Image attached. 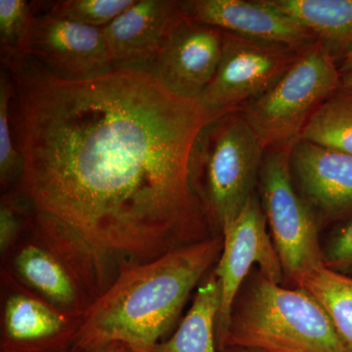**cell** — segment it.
Listing matches in <instances>:
<instances>
[{
    "label": "cell",
    "instance_id": "6da1fadb",
    "mask_svg": "<svg viewBox=\"0 0 352 352\" xmlns=\"http://www.w3.org/2000/svg\"><path fill=\"white\" fill-rule=\"evenodd\" d=\"M22 155L18 191L118 273L214 237L190 180L197 136L214 120L150 74L69 82L29 55L1 60Z\"/></svg>",
    "mask_w": 352,
    "mask_h": 352
},
{
    "label": "cell",
    "instance_id": "7a4b0ae2",
    "mask_svg": "<svg viewBox=\"0 0 352 352\" xmlns=\"http://www.w3.org/2000/svg\"><path fill=\"white\" fill-rule=\"evenodd\" d=\"M222 250L223 237L214 236L151 261L124 266L110 288L85 310L73 349L85 351L122 342L139 352L157 344Z\"/></svg>",
    "mask_w": 352,
    "mask_h": 352
},
{
    "label": "cell",
    "instance_id": "3957f363",
    "mask_svg": "<svg viewBox=\"0 0 352 352\" xmlns=\"http://www.w3.org/2000/svg\"><path fill=\"white\" fill-rule=\"evenodd\" d=\"M351 352L323 307L305 289L286 288L252 270L234 300L219 352Z\"/></svg>",
    "mask_w": 352,
    "mask_h": 352
},
{
    "label": "cell",
    "instance_id": "277c9868",
    "mask_svg": "<svg viewBox=\"0 0 352 352\" xmlns=\"http://www.w3.org/2000/svg\"><path fill=\"white\" fill-rule=\"evenodd\" d=\"M264 156L265 150L239 110L201 129L190 157V180L212 235H221L256 193Z\"/></svg>",
    "mask_w": 352,
    "mask_h": 352
},
{
    "label": "cell",
    "instance_id": "5b68a950",
    "mask_svg": "<svg viewBox=\"0 0 352 352\" xmlns=\"http://www.w3.org/2000/svg\"><path fill=\"white\" fill-rule=\"evenodd\" d=\"M335 58L317 41L267 92L240 109L265 151H291L310 119L340 87Z\"/></svg>",
    "mask_w": 352,
    "mask_h": 352
},
{
    "label": "cell",
    "instance_id": "8992f818",
    "mask_svg": "<svg viewBox=\"0 0 352 352\" xmlns=\"http://www.w3.org/2000/svg\"><path fill=\"white\" fill-rule=\"evenodd\" d=\"M288 150L265 151L259 196L285 279L296 282L323 267V250L314 210L296 192Z\"/></svg>",
    "mask_w": 352,
    "mask_h": 352
},
{
    "label": "cell",
    "instance_id": "52a82bcc",
    "mask_svg": "<svg viewBox=\"0 0 352 352\" xmlns=\"http://www.w3.org/2000/svg\"><path fill=\"white\" fill-rule=\"evenodd\" d=\"M305 50L261 43L223 32L219 68L198 101L214 119L240 110L267 92Z\"/></svg>",
    "mask_w": 352,
    "mask_h": 352
},
{
    "label": "cell",
    "instance_id": "ba28073f",
    "mask_svg": "<svg viewBox=\"0 0 352 352\" xmlns=\"http://www.w3.org/2000/svg\"><path fill=\"white\" fill-rule=\"evenodd\" d=\"M267 228L261 196L256 192L240 214L222 230L223 250L214 270L221 289L217 346L226 330L234 300L256 264L264 276L283 283V267Z\"/></svg>",
    "mask_w": 352,
    "mask_h": 352
},
{
    "label": "cell",
    "instance_id": "9c48e42d",
    "mask_svg": "<svg viewBox=\"0 0 352 352\" xmlns=\"http://www.w3.org/2000/svg\"><path fill=\"white\" fill-rule=\"evenodd\" d=\"M25 55L65 82H87L113 71L103 29L45 13L34 15Z\"/></svg>",
    "mask_w": 352,
    "mask_h": 352
},
{
    "label": "cell",
    "instance_id": "30bf717a",
    "mask_svg": "<svg viewBox=\"0 0 352 352\" xmlns=\"http://www.w3.org/2000/svg\"><path fill=\"white\" fill-rule=\"evenodd\" d=\"M10 291L2 310V352H69L83 314L51 305L4 270Z\"/></svg>",
    "mask_w": 352,
    "mask_h": 352
},
{
    "label": "cell",
    "instance_id": "8fae6325",
    "mask_svg": "<svg viewBox=\"0 0 352 352\" xmlns=\"http://www.w3.org/2000/svg\"><path fill=\"white\" fill-rule=\"evenodd\" d=\"M183 17L182 1L135 0L103 28L113 69L152 75L164 43Z\"/></svg>",
    "mask_w": 352,
    "mask_h": 352
},
{
    "label": "cell",
    "instance_id": "7c38bea8",
    "mask_svg": "<svg viewBox=\"0 0 352 352\" xmlns=\"http://www.w3.org/2000/svg\"><path fill=\"white\" fill-rule=\"evenodd\" d=\"M223 32L184 14L157 57L152 76L173 94L199 100L219 68Z\"/></svg>",
    "mask_w": 352,
    "mask_h": 352
},
{
    "label": "cell",
    "instance_id": "4fadbf2b",
    "mask_svg": "<svg viewBox=\"0 0 352 352\" xmlns=\"http://www.w3.org/2000/svg\"><path fill=\"white\" fill-rule=\"evenodd\" d=\"M182 3L189 19L242 38L296 50H307L318 41L268 0H186Z\"/></svg>",
    "mask_w": 352,
    "mask_h": 352
},
{
    "label": "cell",
    "instance_id": "5bb4252c",
    "mask_svg": "<svg viewBox=\"0 0 352 352\" xmlns=\"http://www.w3.org/2000/svg\"><path fill=\"white\" fill-rule=\"evenodd\" d=\"M289 163L300 195L322 219H352V155L300 139Z\"/></svg>",
    "mask_w": 352,
    "mask_h": 352
},
{
    "label": "cell",
    "instance_id": "9a60e30c",
    "mask_svg": "<svg viewBox=\"0 0 352 352\" xmlns=\"http://www.w3.org/2000/svg\"><path fill=\"white\" fill-rule=\"evenodd\" d=\"M32 239L19 241L9 252L7 256L10 254L12 266L6 270L51 305L72 314H85L90 303L71 271L54 252Z\"/></svg>",
    "mask_w": 352,
    "mask_h": 352
},
{
    "label": "cell",
    "instance_id": "2e32d148",
    "mask_svg": "<svg viewBox=\"0 0 352 352\" xmlns=\"http://www.w3.org/2000/svg\"><path fill=\"white\" fill-rule=\"evenodd\" d=\"M314 34L336 62L352 43V0H268Z\"/></svg>",
    "mask_w": 352,
    "mask_h": 352
},
{
    "label": "cell",
    "instance_id": "e0dca14e",
    "mask_svg": "<svg viewBox=\"0 0 352 352\" xmlns=\"http://www.w3.org/2000/svg\"><path fill=\"white\" fill-rule=\"evenodd\" d=\"M220 302L221 289L212 272L197 289L193 305L175 335L139 352H219L215 332Z\"/></svg>",
    "mask_w": 352,
    "mask_h": 352
},
{
    "label": "cell",
    "instance_id": "ac0fdd59",
    "mask_svg": "<svg viewBox=\"0 0 352 352\" xmlns=\"http://www.w3.org/2000/svg\"><path fill=\"white\" fill-rule=\"evenodd\" d=\"M323 307L344 344L352 352V277L325 266L296 282Z\"/></svg>",
    "mask_w": 352,
    "mask_h": 352
},
{
    "label": "cell",
    "instance_id": "d6986e66",
    "mask_svg": "<svg viewBox=\"0 0 352 352\" xmlns=\"http://www.w3.org/2000/svg\"><path fill=\"white\" fill-rule=\"evenodd\" d=\"M300 139L352 155V95L340 88L331 95L310 119Z\"/></svg>",
    "mask_w": 352,
    "mask_h": 352
},
{
    "label": "cell",
    "instance_id": "ffe728a7",
    "mask_svg": "<svg viewBox=\"0 0 352 352\" xmlns=\"http://www.w3.org/2000/svg\"><path fill=\"white\" fill-rule=\"evenodd\" d=\"M14 96L12 80L6 69L0 72V183L8 188L19 183L23 175V157L16 145L11 120V103Z\"/></svg>",
    "mask_w": 352,
    "mask_h": 352
},
{
    "label": "cell",
    "instance_id": "44dd1931",
    "mask_svg": "<svg viewBox=\"0 0 352 352\" xmlns=\"http://www.w3.org/2000/svg\"><path fill=\"white\" fill-rule=\"evenodd\" d=\"M135 0H59L43 2V12L57 19L103 29Z\"/></svg>",
    "mask_w": 352,
    "mask_h": 352
},
{
    "label": "cell",
    "instance_id": "7402d4cb",
    "mask_svg": "<svg viewBox=\"0 0 352 352\" xmlns=\"http://www.w3.org/2000/svg\"><path fill=\"white\" fill-rule=\"evenodd\" d=\"M34 12L25 0H0L1 59L25 55Z\"/></svg>",
    "mask_w": 352,
    "mask_h": 352
},
{
    "label": "cell",
    "instance_id": "603a6c76",
    "mask_svg": "<svg viewBox=\"0 0 352 352\" xmlns=\"http://www.w3.org/2000/svg\"><path fill=\"white\" fill-rule=\"evenodd\" d=\"M29 201L22 194L2 195L0 203V252L2 258L19 242L23 227L27 223L30 214H25V208Z\"/></svg>",
    "mask_w": 352,
    "mask_h": 352
},
{
    "label": "cell",
    "instance_id": "cb8c5ba5",
    "mask_svg": "<svg viewBox=\"0 0 352 352\" xmlns=\"http://www.w3.org/2000/svg\"><path fill=\"white\" fill-rule=\"evenodd\" d=\"M322 250L326 268L352 277V219L331 235Z\"/></svg>",
    "mask_w": 352,
    "mask_h": 352
},
{
    "label": "cell",
    "instance_id": "d4e9b609",
    "mask_svg": "<svg viewBox=\"0 0 352 352\" xmlns=\"http://www.w3.org/2000/svg\"><path fill=\"white\" fill-rule=\"evenodd\" d=\"M80 352H133L131 347L122 342H111L108 344H102L89 351Z\"/></svg>",
    "mask_w": 352,
    "mask_h": 352
},
{
    "label": "cell",
    "instance_id": "484cf974",
    "mask_svg": "<svg viewBox=\"0 0 352 352\" xmlns=\"http://www.w3.org/2000/svg\"><path fill=\"white\" fill-rule=\"evenodd\" d=\"M340 75L352 73V43L337 61Z\"/></svg>",
    "mask_w": 352,
    "mask_h": 352
},
{
    "label": "cell",
    "instance_id": "4316f807",
    "mask_svg": "<svg viewBox=\"0 0 352 352\" xmlns=\"http://www.w3.org/2000/svg\"><path fill=\"white\" fill-rule=\"evenodd\" d=\"M340 89L352 95V73L342 76Z\"/></svg>",
    "mask_w": 352,
    "mask_h": 352
},
{
    "label": "cell",
    "instance_id": "83f0119b",
    "mask_svg": "<svg viewBox=\"0 0 352 352\" xmlns=\"http://www.w3.org/2000/svg\"><path fill=\"white\" fill-rule=\"evenodd\" d=\"M220 352H268L261 351V349H244V347H228Z\"/></svg>",
    "mask_w": 352,
    "mask_h": 352
},
{
    "label": "cell",
    "instance_id": "f1b7e54d",
    "mask_svg": "<svg viewBox=\"0 0 352 352\" xmlns=\"http://www.w3.org/2000/svg\"><path fill=\"white\" fill-rule=\"evenodd\" d=\"M69 352H80V351H78V349H72V351H69Z\"/></svg>",
    "mask_w": 352,
    "mask_h": 352
}]
</instances>
